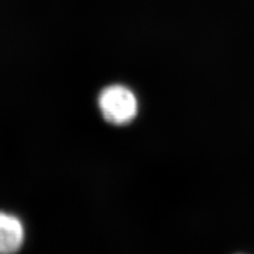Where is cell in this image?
I'll use <instances>...</instances> for the list:
<instances>
[{"instance_id": "6da1fadb", "label": "cell", "mask_w": 254, "mask_h": 254, "mask_svg": "<svg viewBox=\"0 0 254 254\" xmlns=\"http://www.w3.org/2000/svg\"><path fill=\"white\" fill-rule=\"evenodd\" d=\"M99 106L105 120L115 125L129 123L138 110L134 94L121 85L109 86L103 90L99 98Z\"/></svg>"}, {"instance_id": "7a4b0ae2", "label": "cell", "mask_w": 254, "mask_h": 254, "mask_svg": "<svg viewBox=\"0 0 254 254\" xmlns=\"http://www.w3.org/2000/svg\"><path fill=\"white\" fill-rule=\"evenodd\" d=\"M23 227L21 222L12 215L0 212V253L17 251L23 243Z\"/></svg>"}]
</instances>
